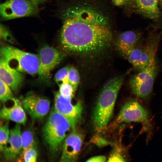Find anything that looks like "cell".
<instances>
[{"label": "cell", "mask_w": 162, "mask_h": 162, "mask_svg": "<svg viewBox=\"0 0 162 162\" xmlns=\"http://www.w3.org/2000/svg\"><path fill=\"white\" fill-rule=\"evenodd\" d=\"M160 4H162V0H159Z\"/></svg>", "instance_id": "cell-30"}, {"label": "cell", "mask_w": 162, "mask_h": 162, "mask_svg": "<svg viewBox=\"0 0 162 162\" xmlns=\"http://www.w3.org/2000/svg\"><path fill=\"white\" fill-rule=\"evenodd\" d=\"M62 16L60 42L67 51L88 55L98 53L110 44L112 33L109 19L96 6L76 4L65 9Z\"/></svg>", "instance_id": "cell-1"}, {"label": "cell", "mask_w": 162, "mask_h": 162, "mask_svg": "<svg viewBox=\"0 0 162 162\" xmlns=\"http://www.w3.org/2000/svg\"><path fill=\"white\" fill-rule=\"evenodd\" d=\"M23 150L34 147V141L32 132L29 130H26L21 134Z\"/></svg>", "instance_id": "cell-20"}, {"label": "cell", "mask_w": 162, "mask_h": 162, "mask_svg": "<svg viewBox=\"0 0 162 162\" xmlns=\"http://www.w3.org/2000/svg\"><path fill=\"white\" fill-rule=\"evenodd\" d=\"M133 0H112L113 4L117 6L129 5Z\"/></svg>", "instance_id": "cell-27"}, {"label": "cell", "mask_w": 162, "mask_h": 162, "mask_svg": "<svg viewBox=\"0 0 162 162\" xmlns=\"http://www.w3.org/2000/svg\"><path fill=\"white\" fill-rule=\"evenodd\" d=\"M0 38L10 42H13L14 41L13 38L9 30L2 24L0 25Z\"/></svg>", "instance_id": "cell-26"}, {"label": "cell", "mask_w": 162, "mask_h": 162, "mask_svg": "<svg viewBox=\"0 0 162 162\" xmlns=\"http://www.w3.org/2000/svg\"><path fill=\"white\" fill-rule=\"evenodd\" d=\"M70 128L68 120L53 107L43 129L44 139L52 153L58 151Z\"/></svg>", "instance_id": "cell-3"}, {"label": "cell", "mask_w": 162, "mask_h": 162, "mask_svg": "<svg viewBox=\"0 0 162 162\" xmlns=\"http://www.w3.org/2000/svg\"><path fill=\"white\" fill-rule=\"evenodd\" d=\"M125 159L121 152L118 148H115L111 152L108 157V162L124 161Z\"/></svg>", "instance_id": "cell-25"}, {"label": "cell", "mask_w": 162, "mask_h": 162, "mask_svg": "<svg viewBox=\"0 0 162 162\" xmlns=\"http://www.w3.org/2000/svg\"><path fill=\"white\" fill-rule=\"evenodd\" d=\"M68 80L69 82L76 90L79 84L80 78L78 72L74 66L69 68Z\"/></svg>", "instance_id": "cell-22"}, {"label": "cell", "mask_w": 162, "mask_h": 162, "mask_svg": "<svg viewBox=\"0 0 162 162\" xmlns=\"http://www.w3.org/2000/svg\"><path fill=\"white\" fill-rule=\"evenodd\" d=\"M13 105L10 107L3 106L1 110L0 116L2 119L24 124L27 118L25 112L20 101L15 99Z\"/></svg>", "instance_id": "cell-17"}, {"label": "cell", "mask_w": 162, "mask_h": 162, "mask_svg": "<svg viewBox=\"0 0 162 162\" xmlns=\"http://www.w3.org/2000/svg\"><path fill=\"white\" fill-rule=\"evenodd\" d=\"M0 54L1 57L11 68L20 72L32 75L38 73L39 66L38 55L10 46L2 47Z\"/></svg>", "instance_id": "cell-4"}, {"label": "cell", "mask_w": 162, "mask_h": 162, "mask_svg": "<svg viewBox=\"0 0 162 162\" xmlns=\"http://www.w3.org/2000/svg\"><path fill=\"white\" fill-rule=\"evenodd\" d=\"M10 130L8 123L1 125L0 128V150L3 151L6 146L10 136Z\"/></svg>", "instance_id": "cell-21"}, {"label": "cell", "mask_w": 162, "mask_h": 162, "mask_svg": "<svg viewBox=\"0 0 162 162\" xmlns=\"http://www.w3.org/2000/svg\"><path fill=\"white\" fill-rule=\"evenodd\" d=\"M20 72L10 67L4 59L1 58L0 80L16 92L20 87L23 80V77Z\"/></svg>", "instance_id": "cell-16"}, {"label": "cell", "mask_w": 162, "mask_h": 162, "mask_svg": "<svg viewBox=\"0 0 162 162\" xmlns=\"http://www.w3.org/2000/svg\"><path fill=\"white\" fill-rule=\"evenodd\" d=\"M142 36L141 33L137 31H125L118 35L115 44L119 52L124 56L140 44Z\"/></svg>", "instance_id": "cell-15"}, {"label": "cell", "mask_w": 162, "mask_h": 162, "mask_svg": "<svg viewBox=\"0 0 162 162\" xmlns=\"http://www.w3.org/2000/svg\"><path fill=\"white\" fill-rule=\"evenodd\" d=\"M106 157L104 155H99L91 158L86 160L87 162H105Z\"/></svg>", "instance_id": "cell-28"}, {"label": "cell", "mask_w": 162, "mask_h": 162, "mask_svg": "<svg viewBox=\"0 0 162 162\" xmlns=\"http://www.w3.org/2000/svg\"><path fill=\"white\" fill-rule=\"evenodd\" d=\"M161 34V32L151 34L143 44H140L124 56L135 69L139 71L155 60Z\"/></svg>", "instance_id": "cell-5"}, {"label": "cell", "mask_w": 162, "mask_h": 162, "mask_svg": "<svg viewBox=\"0 0 162 162\" xmlns=\"http://www.w3.org/2000/svg\"><path fill=\"white\" fill-rule=\"evenodd\" d=\"M156 60L132 75L129 85L133 94L139 98L146 99L151 94L155 79L159 70Z\"/></svg>", "instance_id": "cell-6"}, {"label": "cell", "mask_w": 162, "mask_h": 162, "mask_svg": "<svg viewBox=\"0 0 162 162\" xmlns=\"http://www.w3.org/2000/svg\"><path fill=\"white\" fill-rule=\"evenodd\" d=\"M148 111L134 100L127 101L121 108L116 119L118 124L136 122L145 123L148 119Z\"/></svg>", "instance_id": "cell-10"}, {"label": "cell", "mask_w": 162, "mask_h": 162, "mask_svg": "<svg viewBox=\"0 0 162 162\" xmlns=\"http://www.w3.org/2000/svg\"><path fill=\"white\" fill-rule=\"evenodd\" d=\"M160 4L159 0H133L129 5L136 14L156 21L161 16Z\"/></svg>", "instance_id": "cell-13"}, {"label": "cell", "mask_w": 162, "mask_h": 162, "mask_svg": "<svg viewBox=\"0 0 162 162\" xmlns=\"http://www.w3.org/2000/svg\"><path fill=\"white\" fill-rule=\"evenodd\" d=\"M82 135L76 130L67 136L62 144L60 161L73 162L78 157L82 144Z\"/></svg>", "instance_id": "cell-12"}, {"label": "cell", "mask_w": 162, "mask_h": 162, "mask_svg": "<svg viewBox=\"0 0 162 162\" xmlns=\"http://www.w3.org/2000/svg\"><path fill=\"white\" fill-rule=\"evenodd\" d=\"M39 66L38 74L39 79H48L52 70L62 59V54L55 48L48 46L40 50L38 55Z\"/></svg>", "instance_id": "cell-9"}, {"label": "cell", "mask_w": 162, "mask_h": 162, "mask_svg": "<svg viewBox=\"0 0 162 162\" xmlns=\"http://www.w3.org/2000/svg\"><path fill=\"white\" fill-rule=\"evenodd\" d=\"M37 10V6L29 0H7L0 5L1 18L4 20L33 15Z\"/></svg>", "instance_id": "cell-8"}, {"label": "cell", "mask_w": 162, "mask_h": 162, "mask_svg": "<svg viewBox=\"0 0 162 162\" xmlns=\"http://www.w3.org/2000/svg\"><path fill=\"white\" fill-rule=\"evenodd\" d=\"M72 99L63 97L59 92H56L54 94L53 107L68 120L71 128L75 130L81 121L83 106L80 101L72 104Z\"/></svg>", "instance_id": "cell-7"}, {"label": "cell", "mask_w": 162, "mask_h": 162, "mask_svg": "<svg viewBox=\"0 0 162 162\" xmlns=\"http://www.w3.org/2000/svg\"><path fill=\"white\" fill-rule=\"evenodd\" d=\"M25 110L33 119H41L46 116L49 111V100L34 93L27 94L22 101Z\"/></svg>", "instance_id": "cell-11"}, {"label": "cell", "mask_w": 162, "mask_h": 162, "mask_svg": "<svg viewBox=\"0 0 162 162\" xmlns=\"http://www.w3.org/2000/svg\"><path fill=\"white\" fill-rule=\"evenodd\" d=\"M69 67L66 66L59 70L55 76V81L60 84L63 83L69 82L68 74Z\"/></svg>", "instance_id": "cell-24"}, {"label": "cell", "mask_w": 162, "mask_h": 162, "mask_svg": "<svg viewBox=\"0 0 162 162\" xmlns=\"http://www.w3.org/2000/svg\"><path fill=\"white\" fill-rule=\"evenodd\" d=\"M37 158V152L34 147L23 150L16 159L18 162H35Z\"/></svg>", "instance_id": "cell-18"}, {"label": "cell", "mask_w": 162, "mask_h": 162, "mask_svg": "<svg viewBox=\"0 0 162 162\" xmlns=\"http://www.w3.org/2000/svg\"><path fill=\"white\" fill-rule=\"evenodd\" d=\"M35 5L37 6L41 4L44 3L46 0H29Z\"/></svg>", "instance_id": "cell-29"}, {"label": "cell", "mask_w": 162, "mask_h": 162, "mask_svg": "<svg viewBox=\"0 0 162 162\" xmlns=\"http://www.w3.org/2000/svg\"><path fill=\"white\" fill-rule=\"evenodd\" d=\"M21 134V127L19 124L10 130L8 143L3 151L7 159L16 160L21 154L23 150Z\"/></svg>", "instance_id": "cell-14"}, {"label": "cell", "mask_w": 162, "mask_h": 162, "mask_svg": "<svg viewBox=\"0 0 162 162\" xmlns=\"http://www.w3.org/2000/svg\"><path fill=\"white\" fill-rule=\"evenodd\" d=\"M75 90L69 83H63L59 84V92L63 97L66 98H72L74 95Z\"/></svg>", "instance_id": "cell-23"}, {"label": "cell", "mask_w": 162, "mask_h": 162, "mask_svg": "<svg viewBox=\"0 0 162 162\" xmlns=\"http://www.w3.org/2000/svg\"><path fill=\"white\" fill-rule=\"evenodd\" d=\"M125 76H119L110 79L104 85L99 95L92 118L94 127L98 132L105 129L112 117L118 94Z\"/></svg>", "instance_id": "cell-2"}, {"label": "cell", "mask_w": 162, "mask_h": 162, "mask_svg": "<svg viewBox=\"0 0 162 162\" xmlns=\"http://www.w3.org/2000/svg\"><path fill=\"white\" fill-rule=\"evenodd\" d=\"M0 99L4 103L9 100L13 101L15 99L13 97L10 87L0 80Z\"/></svg>", "instance_id": "cell-19"}]
</instances>
